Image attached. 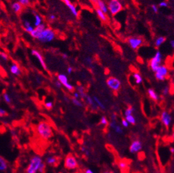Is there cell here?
<instances>
[{"label":"cell","instance_id":"obj_1","mask_svg":"<svg viewBox=\"0 0 174 173\" xmlns=\"http://www.w3.org/2000/svg\"><path fill=\"white\" fill-rule=\"evenodd\" d=\"M37 134L43 140L47 141L53 137V131L52 127L47 122L42 121L36 127Z\"/></svg>","mask_w":174,"mask_h":173},{"label":"cell","instance_id":"obj_2","mask_svg":"<svg viewBox=\"0 0 174 173\" xmlns=\"http://www.w3.org/2000/svg\"><path fill=\"white\" fill-rule=\"evenodd\" d=\"M43 162V159L40 155H33L30 160L29 165L26 167V173H38L40 165Z\"/></svg>","mask_w":174,"mask_h":173},{"label":"cell","instance_id":"obj_3","mask_svg":"<svg viewBox=\"0 0 174 173\" xmlns=\"http://www.w3.org/2000/svg\"><path fill=\"white\" fill-rule=\"evenodd\" d=\"M55 38V33L50 28H46L40 33L37 40L43 43H47L52 42Z\"/></svg>","mask_w":174,"mask_h":173},{"label":"cell","instance_id":"obj_4","mask_svg":"<svg viewBox=\"0 0 174 173\" xmlns=\"http://www.w3.org/2000/svg\"><path fill=\"white\" fill-rule=\"evenodd\" d=\"M107 6L112 16H115L122 9V5L120 0H110Z\"/></svg>","mask_w":174,"mask_h":173},{"label":"cell","instance_id":"obj_5","mask_svg":"<svg viewBox=\"0 0 174 173\" xmlns=\"http://www.w3.org/2000/svg\"><path fill=\"white\" fill-rule=\"evenodd\" d=\"M162 54L160 51H156V52L154 54V56L151 59L150 61H149V66H150L151 69L153 71L155 72L156 69L159 67L160 65H161V62H162Z\"/></svg>","mask_w":174,"mask_h":173},{"label":"cell","instance_id":"obj_6","mask_svg":"<svg viewBox=\"0 0 174 173\" xmlns=\"http://www.w3.org/2000/svg\"><path fill=\"white\" fill-rule=\"evenodd\" d=\"M64 167L69 170H73L77 168L78 167V161L74 155L72 154H69L66 156L64 160Z\"/></svg>","mask_w":174,"mask_h":173},{"label":"cell","instance_id":"obj_7","mask_svg":"<svg viewBox=\"0 0 174 173\" xmlns=\"http://www.w3.org/2000/svg\"><path fill=\"white\" fill-rule=\"evenodd\" d=\"M168 75V69L165 65H160L155 71V77L158 81H165Z\"/></svg>","mask_w":174,"mask_h":173},{"label":"cell","instance_id":"obj_8","mask_svg":"<svg viewBox=\"0 0 174 173\" xmlns=\"http://www.w3.org/2000/svg\"><path fill=\"white\" fill-rule=\"evenodd\" d=\"M106 84L113 91H119L121 87L120 81L115 77H109L106 81Z\"/></svg>","mask_w":174,"mask_h":173},{"label":"cell","instance_id":"obj_9","mask_svg":"<svg viewBox=\"0 0 174 173\" xmlns=\"http://www.w3.org/2000/svg\"><path fill=\"white\" fill-rule=\"evenodd\" d=\"M127 43L132 49H137L143 45L144 40L140 37H131L127 39Z\"/></svg>","mask_w":174,"mask_h":173},{"label":"cell","instance_id":"obj_10","mask_svg":"<svg viewBox=\"0 0 174 173\" xmlns=\"http://www.w3.org/2000/svg\"><path fill=\"white\" fill-rule=\"evenodd\" d=\"M57 80L61 83L62 86H64L66 89H67L69 91H73L74 89V87L73 85L69 84L68 82V78L66 74H59L57 75Z\"/></svg>","mask_w":174,"mask_h":173},{"label":"cell","instance_id":"obj_11","mask_svg":"<svg viewBox=\"0 0 174 173\" xmlns=\"http://www.w3.org/2000/svg\"><path fill=\"white\" fill-rule=\"evenodd\" d=\"M142 149V143L141 141L136 139L131 143L130 151L131 153H138Z\"/></svg>","mask_w":174,"mask_h":173},{"label":"cell","instance_id":"obj_12","mask_svg":"<svg viewBox=\"0 0 174 173\" xmlns=\"http://www.w3.org/2000/svg\"><path fill=\"white\" fill-rule=\"evenodd\" d=\"M31 54H32V55H33L35 56V57L38 60V61H39L40 65H41V66L43 67L44 70H47V64L46 63H45V60H44V58L43 55L41 54V53H40L39 51H38L37 49H32L31 50Z\"/></svg>","mask_w":174,"mask_h":173},{"label":"cell","instance_id":"obj_13","mask_svg":"<svg viewBox=\"0 0 174 173\" xmlns=\"http://www.w3.org/2000/svg\"><path fill=\"white\" fill-rule=\"evenodd\" d=\"M161 122L166 127H170L172 122V117L167 111H163L161 114Z\"/></svg>","mask_w":174,"mask_h":173},{"label":"cell","instance_id":"obj_14","mask_svg":"<svg viewBox=\"0 0 174 173\" xmlns=\"http://www.w3.org/2000/svg\"><path fill=\"white\" fill-rule=\"evenodd\" d=\"M46 26H45L44 24H40V26H37V27H35L34 29H33V31L31 32L30 34H31V37L35 39H37L38 38V37L39 36V35L40 34V33H41L42 31H43L44 29H45L46 28Z\"/></svg>","mask_w":174,"mask_h":173},{"label":"cell","instance_id":"obj_15","mask_svg":"<svg viewBox=\"0 0 174 173\" xmlns=\"http://www.w3.org/2000/svg\"><path fill=\"white\" fill-rule=\"evenodd\" d=\"M62 1L66 4V6L68 7V9L70 10L71 13L74 16L77 17L79 16V11L77 10V7L70 1V0H62Z\"/></svg>","mask_w":174,"mask_h":173},{"label":"cell","instance_id":"obj_16","mask_svg":"<svg viewBox=\"0 0 174 173\" xmlns=\"http://www.w3.org/2000/svg\"><path fill=\"white\" fill-rule=\"evenodd\" d=\"M10 71L11 73L14 76H19L21 74V71L20 67L16 63H12L11 65L10 66Z\"/></svg>","mask_w":174,"mask_h":173},{"label":"cell","instance_id":"obj_17","mask_svg":"<svg viewBox=\"0 0 174 173\" xmlns=\"http://www.w3.org/2000/svg\"><path fill=\"white\" fill-rule=\"evenodd\" d=\"M96 6H97L98 9H99L101 11H103L104 14H108V9L107 4H105L103 0H97L96 1Z\"/></svg>","mask_w":174,"mask_h":173},{"label":"cell","instance_id":"obj_18","mask_svg":"<svg viewBox=\"0 0 174 173\" xmlns=\"http://www.w3.org/2000/svg\"><path fill=\"white\" fill-rule=\"evenodd\" d=\"M23 26H24L25 31L29 33H31L35 28L34 26L31 25V21L28 20V19H24V21H23Z\"/></svg>","mask_w":174,"mask_h":173},{"label":"cell","instance_id":"obj_19","mask_svg":"<svg viewBox=\"0 0 174 173\" xmlns=\"http://www.w3.org/2000/svg\"><path fill=\"white\" fill-rule=\"evenodd\" d=\"M84 100H86V102H87V103L89 105L90 107L92 108L94 110H97V109H98V106L96 105V104L95 103L94 99H93L92 97L89 96V95H87V97H86L85 99Z\"/></svg>","mask_w":174,"mask_h":173},{"label":"cell","instance_id":"obj_20","mask_svg":"<svg viewBox=\"0 0 174 173\" xmlns=\"http://www.w3.org/2000/svg\"><path fill=\"white\" fill-rule=\"evenodd\" d=\"M58 160H59V158H57V156H54V155H50V156H48L46 158V164L49 165L53 166L57 163Z\"/></svg>","mask_w":174,"mask_h":173},{"label":"cell","instance_id":"obj_21","mask_svg":"<svg viewBox=\"0 0 174 173\" xmlns=\"http://www.w3.org/2000/svg\"><path fill=\"white\" fill-rule=\"evenodd\" d=\"M11 9L15 13L19 14L22 11L23 6L19 1H14V2L11 4Z\"/></svg>","mask_w":174,"mask_h":173},{"label":"cell","instance_id":"obj_22","mask_svg":"<svg viewBox=\"0 0 174 173\" xmlns=\"http://www.w3.org/2000/svg\"><path fill=\"white\" fill-rule=\"evenodd\" d=\"M33 14H34V22H33V25H34V27H37V26H40V24H43V19L38 14H37L36 12L33 11Z\"/></svg>","mask_w":174,"mask_h":173},{"label":"cell","instance_id":"obj_23","mask_svg":"<svg viewBox=\"0 0 174 173\" xmlns=\"http://www.w3.org/2000/svg\"><path fill=\"white\" fill-rule=\"evenodd\" d=\"M148 95L149 98L152 99V100H154V101H158L159 100V95L156 93V92L153 88H149L148 90Z\"/></svg>","mask_w":174,"mask_h":173},{"label":"cell","instance_id":"obj_24","mask_svg":"<svg viewBox=\"0 0 174 173\" xmlns=\"http://www.w3.org/2000/svg\"><path fill=\"white\" fill-rule=\"evenodd\" d=\"M96 14H97L98 18H99L101 21H104V22H106V21H108V17H107L106 14L103 13V11H101L99 9H98V8L96 9Z\"/></svg>","mask_w":174,"mask_h":173},{"label":"cell","instance_id":"obj_25","mask_svg":"<svg viewBox=\"0 0 174 173\" xmlns=\"http://www.w3.org/2000/svg\"><path fill=\"white\" fill-rule=\"evenodd\" d=\"M133 78H134L135 79V84L137 85L141 84L142 81H143V79H142L141 74L138 73V72H135V73L133 74Z\"/></svg>","mask_w":174,"mask_h":173},{"label":"cell","instance_id":"obj_26","mask_svg":"<svg viewBox=\"0 0 174 173\" xmlns=\"http://www.w3.org/2000/svg\"><path fill=\"white\" fill-rule=\"evenodd\" d=\"M77 91L78 92L79 94L80 95V98H82V99H85L86 97H87V93H86L85 89L83 86H79L77 87Z\"/></svg>","mask_w":174,"mask_h":173},{"label":"cell","instance_id":"obj_27","mask_svg":"<svg viewBox=\"0 0 174 173\" xmlns=\"http://www.w3.org/2000/svg\"><path fill=\"white\" fill-rule=\"evenodd\" d=\"M93 99H94L95 103H96V105L98 106V108L103 109V110H105V106L104 105V104H103V102H102L101 101V100H100L99 98H97V97H96V96H94V97H93Z\"/></svg>","mask_w":174,"mask_h":173},{"label":"cell","instance_id":"obj_28","mask_svg":"<svg viewBox=\"0 0 174 173\" xmlns=\"http://www.w3.org/2000/svg\"><path fill=\"white\" fill-rule=\"evenodd\" d=\"M7 162L4 158L0 156V171H2V172L6 171V169H7Z\"/></svg>","mask_w":174,"mask_h":173},{"label":"cell","instance_id":"obj_29","mask_svg":"<svg viewBox=\"0 0 174 173\" xmlns=\"http://www.w3.org/2000/svg\"><path fill=\"white\" fill-rule=\"evenodd\" d=\"M166 38H165V37L160 36L159 38H156L154 45H155L156 47H159L160 46L162 45V44H163L165 42H166Z\"/></svg>","mask_w":174,"mask_h":173},{"label":"cell","instance_id":"obj_30","mask_svg":"<svg viewBox=\"0 0 174 173\" xmlns=\"http://www.w3.org/2000/svg\"><path fill=\"white\" fill-rule=\"evenodd\" d=\"M125 120L129 124H135V123H136V119H135L133 114L125 116Z\"/></svg>","mask_w":174,"mask_h":173},{"label":"cell","instance_id":"obj_31","mask_svg":"<svg viewBox=\"0 0 174 173\" xmlns=\"http://www.w3.org/2000/svg\"><path fill=\"white\" fill-rule=\"evenodd\" d=\"M71 100H72V103L74 104V105H76L77 107H82L84 106L83 103H82V102L79 99H77V98H72L71 99Z\"/></svg>","mask_w":174,"mask_h":173},{"label":"cell","instance_id":"obj_32","mask_svg":"<svg viewBox=\"0 0 174 173\" xmlns=\"http://www.w3.org/2000/svg\"><path fill=\"white\" fill-rule=\"evenodd\" d=\"M128 166L127 162L126 160H120L118 162V167L120 169H127Z\"/></svg>","mask_w":174,"mask_h":173},{"label":"cell","instance_id":"obj_33","mask_svg":"<svg viewBox=\"0 0 174 173\" xmlns=\"http://www.w3.org/2000/svg\"><path fill=\"white\" fill-rule=\"evenodd\" d=\"M135 112V108L133 107H129L128 108L126 109V110L125 111V115L128 116L132 114Z\"/></svg>","mask_w":174,"mask_h":173},{"label":"cell","instance_id":"obj_34","mask_svg":"<svg viewBox=\"0 0 174 173\" xmlns=\"http://www.w3.org/2000/svg\"><path fill=\"white\" fill-rule=\"evenodd\" d=\"M3 98H4V100L6 102V103L9 104L11 102V96H10V95H9V93H4V94H3Z\"/></svg>","mask_w":174,"mask_h":173},{"label":"cell","instance_id":"obj_35","mask_svg":"<svg viewBox=\"0 0 174 173\" xmlns=\"http://www.w3.org/2000/svg\"><path fill=\"white\" fill-rule=\"evenodd\" d=\"M108 120L105 116L101 117V120H100V124H101L103 125V126H106V125H108Z\"/></svg>","mask_w":174,"mask_h":173},{"label":"cell","instance_id":"obj_36","mask_svg":"<svg viewBox=\"0 0 174 173\" xmlns=\"http://www.w3.org/2000/svg\"><path fill=\"white\" fill-rule=\"evenodd\" d=\"M113 130L115 131L116 133L118 134H122V132H123V130H122V128L120 126V125H118V124H117L115 127H114Z\"/></svg>","mask_w":174,"mask_h":173},{"label":"cell","instance_id":"obj_37","mask_svg":"<svg viewBox=\"0 0 174 173\" xmlns=\"http://www.w3.org/2000/svg\"><path fill=\"white\" fill-rule=\"evenodd\" d=\"M0 58L3 60V61H7L9 59V56L6 52H0Z\"/></svg>","mask_w":174,"mask_h":173},{"label":"cell","instance_id":"obj_38","mask_svg":"<svg viewBox=\"0 0 174 173\" xmlns=\"http://www.w3.org/2000/svg\"><path fill=\"white\" fill-rule=\"evenodd\" d=\"M53 102L52 101H46L45 102V107L47 109H51L53 107Z\"/></svg>","mask_w":174,"mask_h":173},{"label":"cell","instance_id":"obj_39","mask_svg":"<svg viewBox=\"0 0 174 173\" xmlns=\"http://www.w3.org/2000/svg\"><path fill=\"white\" fill-rule=\"evenodd\" d=\"M81 151L83 152L86 155H87V156L90 155V151H89V150L87 148V147H86V146H82V148H81Z\"/></svg>","mask_w":174,"mask_h":173},{"label":"cell","instance_id":"obj_40","mask_svg":"<svg viewBox=\"0 0 174 173\" xmlns=\"http://www.w3.org/2000/svg\"><path fill=\"white\" fill-rule=\"evenodd\" d=\"M17 1H19L23 6H29L30 4V0H17Z\"/></svg>","mask_w":174,"mask_h":173},{"label":"cell","instance_id":"obj_41","mask_svg":"<svg viewBox=\"0 0 174 173\" xmlns=\"http://www.w3.org/2000/svg\"><path fill=\"white\" fill-rule=\"evenodd\" d=\"M45 163L43 162L41 163V165H40V167H39V169H38V173H43L44 172H45Z\"/></svg>","mask_w":174,"mask_h":173},{"label":"cell","instance_id":"obj_42","mask_svg":"<svg viewBox=\"0 0 174 173\" xmlns=\"http://www.w3.org/2000/svg\"><path fill=\"white\" fill-rule=\"evenodd\" d=\"M108 124H109V127L113 129L114 127H115L117 124V122H116V120H111V121L110 122V123H108Z\"/></svg>","mask_w":174,"mask_h":173},{"label":"cell","instance_id":"obj_43","mask_svg":"<svg viewBox=\"0 0 174 173\" xmlns=\"http://www.w3.org/2000/svg\"><path fill=\"white\" fill-rule=\"evenodd\" d=\"M169 91H170L169 87H168V86H166V87L163 88V91H162L163 95H167L168 94V93H169Z\"/></svg>","mask_w":174,"mask_h":173},{"label":"cell","instance_id":"obj_44","mask_svg":"<svg viewBox=\"0 0 174 173\" xmlns=\"http://www.w3.org/2000/svg\"><path fill=\"white\" fill-rule=\"evenodd\" d=\"M85 61H86V63H87V64L89 65V66H92V65H93V59H91V58H90V57L86 58Z\"/></svg>","mask_w":174,"mask_h":173},{"label":"cell","instance_id":"obj_45","mask_svg":"<svg viewBox=\"0 0 174 173\" xmlns=\"http://www.w3.org/2000/svg\"><path fill=\"white\" fill-rule=\"evenodd\" d=\"M121 124H122V126L125 127V128H127V127H129V124L126 121L125 119H122V121H121Z\"/></svg>","mask_w":174,"mask_h":173},{"label":"cell","instance_id":"obj_46","mask_svg":"<svg viewBox=\"0 0 174 173\" xmlns=\"http://www.w3.org/2000/svg\"><path fill=\"white\" fill-rule=\"evenodd\" d=\"M151 8H152V11H154V13L157 14L158 11H159V8H158V6H156V4H152V6H151Z\"/></svg>","mask_w":174,"mask_h":173},{"label":"cell","instance_id":"obj_47","mask_svg":"<svg viewBox=\"0 0 174 173\" xmlns=\"http://www.w3.org/2000/svg\"><path fill=\"white\" fill-rule=\"evenodd\" d=\"M6 115V111L1 107H0V117H3Z\"/></svg>","mask_w":174,"mask_h":173},{"label":"cell","instance_id":"obj_48","mask_svg":"<svg viewBox=\"0 0 174 173\" xmlns=\"http://www.w3.org/2000/svg\"><path fill=\"white\" fill-rule=\"evenodd\" d=\"M168 3L166 1H161V2L159 4V6L162 7V8H166V7H168Z\"/></svg>","mask_w":174,"mask_h":173},{"label":"cell","instance_id":"obj_49","mask_svg":"<svg viewBox=\"0 0 174 173\" xmlns=\"http://www.w3.org/2000/svg\"><path fill=\"white\" fill-rule=\"evenodd\" d=\"M56 19H57V16H56L54 15V14H50V15L48 16V19L50 21H53L54 20H56Z\"/></svg>","mask_w":174,"mask_h":173},{"label":"cell","instance_id":"obj_50","mask_svg":"<svg viewBox=\"0 0 174 173\" xmlns=\"http://www.w3.org/2000/svg\"><path fill=\"white\" fill-rule=\"evenodd\" d=\"M54 86H55L56 87L58 88H61V87H62V84H61V83L59 82V81H58V80L54 81Z\"/></svg>","mask_w":174,"mask_h":173},{"label":"cell","instance_id":"obj_51","mask_svg":"<svg viewBox=\"0 0 174 173\" xmlns=\"http://www.w3.org/2000/svg\"><path fill=\"white\" fill-rule=\"evenodd\" d=\"M73 98H77V99H80L81 98H80V95H79V94L78 92H77V91L74 92V93H73Z\"/></svg>","mask_w":174,"mask_h":173},{"label":"cell","instance_id":"obj_52","mask_svg":"<svg viewBox=\"0 0 174 173\" xmlns=\"http://www.w3.org/2000/svg\"><path fill=\"white\" fill-rule=\"evenodd\" d=\"M72 71H73L72 67H71V66L68 67L67 69V74H71L72 73Z\"/></svg>","mask_w":174,"mask_h":173},{"label":"cell","instance_id":"obj_53","mask_svg":"<svg viewBox=\"0 0 174 173\" xmlns=\"http://www.w3.org/2000/svg\"><path fill=\"white\" fill-rule=\"evenodd\" d=\"M116 118H117V116H116V114L115 113H112L111 114V116H110V119L111 120H116Z\"/></svg>","mask_w":174,"mask_h":173},{"label":"cell","instance_id":"obj_54","mask_svg":"<svg viewBox=\"0 0 174 173\" xmlns=\"http://www.w3.org/2000/svg\"><path fill=\"white\" fill-rule=\"evenodd\" d=\"M62 58L64 59H67L68 58H69V56H68L67 54H66V53H64V54H62Z\"/></svg>","mask_w":174,"mask_h":173},{"label":"cell","instance_id":"obj_55","mask_svg":"<svg viewBox=\"0 0 174 173\" xmlns=\"http://www.w3.org/2000/svg\"><path fill=\"white\" fill-rule=\"evenodd\" d=\"M85 173H94V172L93 170H91V169H87L85 170Z\"/></svg>","mask_w":174,"mask_h":173},{"label":"cell","instance_id":"obj_56","mask_svg":"<svg viewBox=\"0 0 174 173\" xmlns=\"http://www.w3.org/2000/svg\"><path fill=\"white\" fill-rule=\"evenodd\" d=\"M170 47H172V48H174V40H171L170 41Z\"/></svg>","mask_w":174,"mask_h":173},{"label":"cell","instance_id":"obj_57","mask_svg":"<svg viewBox=\"0 0 174 173\" xmlns=\"http://www.w3.org/2000/svg\"><path fill=\"white\" fill-rule=\"evenodd\" d=\"M103 173H113L111 171H109V170H106V171H104Z\"/></svg>","mask_w":174,"mask_h":173},{"label":"cell","instance_id":"obj_58","mask_svg":"<svg viewBox=\"0 0 174 173\" xmlns=\"http://www.w3.org/2000/svg\"><path fill=\"white\" fill-rule=\"evenodd\" d=\"M91 1H92L93 3L94 4H96V1H97V0H91Z\"/></svg>","mask_w":174,"mask_h":173},{"label":"cell","instance_id":"obj_59","mask_svg":"<svg viewBox=\"0 0 174 173\" xmlns=\"http://www.w3.org/2000/svg\"><path fill=\"white\" fill-rule=\"evenodd\" d=\"M170 152H171L172 153H174V148H170Z\"/></svg>","mask_w":174,"mask_h":173}]
</instances>
